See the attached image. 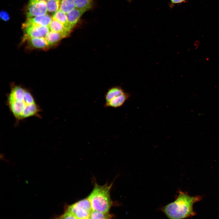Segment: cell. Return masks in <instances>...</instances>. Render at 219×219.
Instances as JSON below:
<instances>
[{
    "label": "cell",
    "mask_w": 219,
    "mask_h": 219,
    "mask_svg": "<svg viewBox=\"0 0 219 219\" xmlns=\"http://www.w3.org/2000/svg\"><path fill=\"white\" fill-rule=\"evenodd\" d=\"M200 199V196H190L179 191L175 200L162 207L161 210L170 219L186 218L195 215L193 205Z\"/></svg>",
    "instance_id": "obj_2"
},
{
    "label": "cell",
    "mask_w": 219,
    "mask_h": 219,
    "mask_svg": "<svg viewBox=\"0 0 219 219\" xmlns=\"http://www.w3.org/2000/svg\"><path fill=\"white\" fill-rule=\"evenodd\" d=\"M48 27L50 30L59 33L64 38L68 36L71 32L60 23L53 19Z\"/></svg>",
    "instance_id": "obj_10"
},
{
    "label": "cell",
    "mask_w": 219,
    "mask_h": 219,
    "mask_svg": "<svg viewBox=\"0 0 219 219\" xmlns=\"http://www.w3.org/2000/svg\"><path fill=\"white\" fill-rule=\"evenodd\" d=\"M24 32V40L32 38L45 37L49 31L48 26L30 25L22 27Z\"/></svg>",
    "instance_id": "obj_7"
},
{
    "label": "cell",
    "mask_w": 219,
    "mask_h": 219,
    "mask_svg": "<svg viewBox=\"0 0 219 219\" xmlns=\"http://www.w3.org/2000/svg\"><path fill=\"white\" fill-rule=\"evenodd\" d=\"M94 0H74L75 8L89 10L92 8Z\"/></svg>",
    "instance_id": "obj_15"
},
{
    "label": "cell",
    "mask_w": 219,
    "mask_h": 219,
    "mask_svg": "<svg viewBox=\"0 0 219 219\" xmlns=\"http://www.w3.org/2000/svg\"><path fill=\"white\" fill-rule=\"evenodd\" d=\"M130 94L120 86H116L109 88L105 95L106 107L117 108L121 106L127 100Z\"/></svg>",
    "instance_id": "obj_4"
},
{
    "label": "cell",
    "mask_w": 219,
    "mask_h": 219,
    "mask_svg": "<svg viewBox=\"0 0 219 219\" xmlns=\"http://www.w3.org/2000/svg\"><path fill=\"white\" fill-rule=\"evenodd\" d=\"M10 16L8 13L5 11L2 10L0 12V18L4 21H8L10 19Z\"/></svg>",
    "instance_id": "obj_18"
},
{
    "label": "cell",
    "mask_w": 219,
    "mask_h": 219,
    "mask_svg": "<svg viewBox=\"0 0 219 219\" xmlns=\"http://www.w3.org/2000/svg\"><path fill=\"white\" fill-rule=\"evenodd\" d=\"M40 0L43 1H46V2H47V1L48 0Z\"/></svg>",
    "instance_id": "obj_22"
},
{
    "label": "cell",
    "mask_w": 219,
    "mask_h": 219,
    "mask_svg": "<svg viewBox=\"0 0 219 219\" xmlns=\"http://www.w3.org/2000/svg\"><path fill=\"white\" fill-rule=\"evenodd\" d=\"M126 0L129 2H131L132 1V0Z\"/></svg>",
    "instance_id": "obj_21"
},
{
    "label": "cell",
    "mask_w": 219,
    "mask_h": 219,
    "mask_svg": "<svg viewBox=\"0 0 219 219\" xmlns=\"http://www.w3.org/2000/svg\"><path fill=\"white\" fill-rule=\"evenodd\" d=\"M7 105L17 122L31 117H41V108L27 90L19 97L7 99Z\"/></svg>",
    "instance_id": "obj_1"
},
{
    "label": "cell",
    "mask_w": 219,
    "mask_h": 219,
    "mask_svg": "<svg viewBox=\"0 0 219 219\" xmlns=\"http://www.w3.org/2000/svg\"><path fill=\"white\" fill-rule=\"evenodd\" d=\"M75 8L74 0H61L60 9L67 13Z\"/></svg>",
    "instance_id": "obj_14"
},
{
    "label": "cell",
    "mask_w": 219,
    "mask_h": 219,
    "mask_svg": "<svg viewBox=\"0 0 219 219\" xmlns=\"http://www.w3.org/2000/svg\"><path fill=\"white\" fill-rule=\"evenodd\" d=\"M32 47L36 49H44L49 47L45 37H35L27 40Z\"/></svg>",
    "instance_id": "obj_11"
},
{
    "label": "cell",
    "mask_w": 219,
    "mask_h": 219,
    "mask_svg": "<svg viewBox=\"0 0 219 219\" xmlns=\"http://www.w3.org/2000/svg\"><path fill=\"white\" fill-rule=\"evenodd\" d=\"M45 37L49 46L57 43L64 38L63 36L59 33L50 30L47 33Z\"/></svg>",
    "instance_id": "obj_12"
},
{
    "label": "cell",
    "mask_w": 219,
    "mask_h": 219,
    "mask_svg": "<svg viewBox=\"0 0 219 219\" xmlns=\"http://www.w3.org/2000/svg\"><path fill=\"white\" fill-rule=\"evenodd\" d=\"M186 0H170L172 4H177L181 3Z\"/></svg>",
    "instance_id": "obj_20"
},
{
    "label": "cell",
    "mask_w": 219,
    "mask_h": 219,
    "mask_svg": "<svg viewBox=\"0 0 219 219\" xmlns=\"http://www.w3.org/2000/svg\"><path fill=\"white\" fill-rule=\"evenodd\" d=\"M61 0H48L46 2L47 12L55 13L60 9Z\"/></svg>",
    "instance_id": "obj_16"
},
{
    "label": "cell",
    "mask_w": 219,
    "mask_h": 219,
    "mask_svg": "<svg viewBox=\"0 0 219 219\" xmlns=\"http://www.w3.org/2000/svg\"><path fill=\"white\" fill-rule=\"evenodd\" d=\"M112 216L109 213H104L92 210L90 213V218L92 219H109Z\"/></svg>",
    "instance_id": "obj_17"
},
{
    "label": "cell",
    "mask_w": 219,
    "mask_h": 219,
    "mask_svg": "<svg viewBox=\"0 0 219 219\" xmlns=\"http://www.w3.org/2000/svg\"><path fill=\"white\" fill-rule=\"evenodd\" d=\"M66 210L74 214L76 219H89L92 210L87 198L69 206Z\"/></svg>",
    "instance_id": "obj_5"
},
{
    "label": "cell",
    "mask_w": 219,
    "mask_h": 219,
    "mask_svg": "<svg viewBox=\"0 0 219 219\" xmlns=\"http://www.w3.org/2000/svg\"><path fill=\"white\" fill-rule=\"evenodd\" d=\"M61 218L64 219H76V218L74 214L67 210H66L65 213L61 217Z\"/></svg>",
    "instance_id": "obj_19"
},
{
    "label": "cell",
    "mask_w": 219,
    "mask_h": 219,
    "mask_svg": "<svg viewBox=\"0 0 219 219\" xmlns=\"http://www.w3.org/2000/svg\"><path fill=\"white\" fill-rule=\"evenodd\" d=\"M52 17L53 19L60 23L71 31L72 30L68 23L66 13L60 9L54 13Z\"/></svg>",
    "instance_id": "obj_13"
},
{
    "label": "cell",
    "mask_w": 219,
    "mask_h": 219,
    "mask_svg": "<svg viewBox=\"0 0 219 219\" xmlns=\"http://www.w3.org/2000/svg\"><path fill=\"white\" fill-rule=\"evenodd\" d=\"M112 184H106L100 186L95 183L92 191L88 197L92 210L109 213L113 203L110 196Z\"/></svg>",
    "instance_id": "obj_3"
},
{
    "label": "cell",
    "mask_w": 219,
    "mask_h": 219,
    "mask_svg": "<svg viewBox=\"0 0 219 219\" xmlns=\"http://www.w3.org/2000/svg\"><path fill=\"white\" fill-rule=\"evenodd\" d=\"M47 10L46 2L40 0H30L26 8L27 18L45 15Z\"/></svg>",
    "instance_id": "obj_6"
},
{
    "label": "cell",
    "mask_w": 219,
    "mask_h": 219,
    "mask_svg": "<svg viewBox=\"0 0 219 219\" xmlns=\"http://www.w3.org/2000/svg\"><path fill=\"white\" fill-rule=\"evenodd\" d=\"M89 10L75 8L66 14L69 25L72 29L80 20L82 15Z\"/></svg>",
    "instance_id": "obj_9"
},
{
    "label": "cell",
    "mask_w": 219,
    "mask_h": 219,
    "mask_svg": "<svg viewBox=\"0 0 219 219\" xmlns=\"http://www.w3.org/2000/svg\"><path fill=\"white\" fill-rule=\"evenodd\" d=\"M52 19V17L47 13L42 16L28 18L23 24L22 27L30 25L48 26Z\"/></svg>",
    "instance_id": "obj_8"
}]
</instances>
